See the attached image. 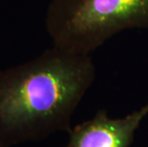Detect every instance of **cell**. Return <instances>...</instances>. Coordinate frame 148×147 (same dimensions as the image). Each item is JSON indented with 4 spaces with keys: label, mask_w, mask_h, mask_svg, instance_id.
Wrapping results in <instances>:
<instances>
[{
    "label": "cell",
    "mask_w": 148,
    "mask_h": 147,
    "mask_svg": "<svg viewBox=\"0 0 148 147\" xmlns=\"http://www.w3.org/2000/svg\"><path fill=\"white\" fill-rule=\"evenodd\" d=\"M95 77L91 55L56 46L32 60L0 70V146L69 133L75 109Z\"/></svg>",
    "instance_id": "obj_1"
},
{
    "label": "cell",
    "mask_w": 148,
    "mask_h": 147,
    "mask_svg": "<svg viewBox=\"0 0 148 147\" xmlns=\"http://www.w3.org/2000/svg\"><path fill=\"white\" fill-rule=\"evenodd\" d=\"M45 23L53 46L90 55L121 31L148 29V0H51Z\"/></svg>",
    "instance_id": "obj_2"
},
{
    "label": "cell",
    "mask_w": 148,
    "mask_h": 147,
    "mask_svg": "<svg viewBox=\"0 0 148 147\" xmlns=\"http://www.w3.org/2000/svg\"><path fill=\"white\" fill-rule=\"evenodd\" d=\"M148 115V103L123 118H112L99 110L72 128L65 147H132L135 134Z\"/></svg>",
    "instance_id": "obj_3"
},
{
    "label": "cell",
    "mask_w": 148,
    "mask_h": 147,
    "mask_svg": "<svg viewBox=\"0 0 148 147\" xmlns=\"http://www.w3.org/2000/svg\"><path fill=\"white\" fill-rule=\"evenodd\" d=\"M0 147H1V146H0Z\"/></svg>",
    "instance_id": "obj_4"
}]
</instances>
